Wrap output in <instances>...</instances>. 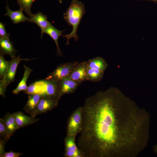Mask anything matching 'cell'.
<instances>
[{"instance_id":"cell-1","label":"cell","mask_w":157,"mask_h":157,"mask_svg":"<svg viewBox=\"0 0 157 157\" xmlns=\"http://www.w3.org/2000/svg\"><path fill=\"white\" fill-rule=\"evenodd\" d=\"M117 88L110 87L86 98L77 145L85 157H115L113 128Z\"/></svg>"},{"instance_id":"cell-2","label":"cell","mask_w":157,"mask_h":157,"mask_svg":"<svg viewBox=\"0 0 157 157\" xmlns=\"http://www.w3.org/2000/svg\"><path fill=\"white\" fill-rule=\"evenodd\" d=\"M85 11L84 4L77 0H72L66 12L63 13V17L69 26H72V30L69 34L62 35L67 39L66 45L69 44V40L73 38L77 41L79 38L77 33L78 27Z\"/></svg>"},{"instance_id":"cell-3","label":"cell","mask_w":157,"mask_h":157,"mask_svg":"<svg viewBox=\"0 0 157 157\" xmlns=\"http://www.w3.org/2000/svg\"><path fill=\"white\" fill-rule=\"evenodd\" d=\"M36 59L22 58L20 55H19L9 61L7 70L3 78L0 81V94L1 96L5 97V93L7 86L14 81L17 69L20 62L22 60H29Z\"/></svg>"},{"instance_id":"cell-4","label":"cell","mask_w":157,"mask_h":157,"mask_svg":"<svg viewBox=\"0 0 157 157\" xmlns=\"http://www.w3.org/2000/svg\"><path fill=\"white\" fill-rule=\"evenodd\" d=\"M83 106L77 107L72 112L68 119L67 135L76 136L81 131L82 122Z\"/></svg>"},{"instance_id":"cell-5","label":"cell","mask_w":157,"mask_h":157,"mask_svg":"<svg viewBox=\"0 0 157 157\" xmlns=\"http://www.w3.org/2000/svg\"><path fill=\"white\" fill-rule=\"evenodd\" d=\"M79 63V62L75 61L60 64L54 71L47 76L45 80L59 81L69 76Z\"/></svg>"},{"instance_id":"cell-6","label":"cell","mask_w":157,"mask_h":157,"mask_svg":"<svg viewBox=\"0 0 157 157\" xmlns=\"http://www.w3.org/2000/svg\"><path fill=\"white\" fill-rule=\"evenodd\" d=\"M75 137L67 135L64 139L65 157H85L83 153L78 147L75 141Z\"/></svg>"},{"instance_id":"cell-7","label":"cell","mask_w":157,"mask_h":157,"mask_svg":"<svg viewBox=\"0 0 157 157\" xmlns=\"http://www.w3.org/2000/svg\"><path fill=\"white\" fill-rule=\"evenodd\" d=\"M81 83L74 80L69 76L59 81V88L60 98L64 94L74 92Z\"/></svg>"},{"instance_id":"cell-8","label":"cell","mask_w":157,"mask_h":157,"mask_svg":"<svg viewBox=\"0 0 157 157\" xmlns=\"http://www.w3.org/2000/svg\"><path fill=\"white\" fill-rule=\"evenodd\" d=\"M87 65L88 61L79 63L69 76L74 80L81 83L88 81L87 73Z\"/></svg>"},{"instance_id":"cell-9","label":"cell","mask_w":157,"mask_h":157,"mask_svg":"<svg viewBox=\"0 0 157 157\" xmlns=\"http://www.w3.org/2000/svg\"><path fill=\"white\" fill-rule=\"evenodd\" d=\"M42 96L38 94H28V100L24 110L30 116L35 117L38 104Z\"/></svg>"},{"instance_id":"cell-10","label":"cell","mask_w":157,"mask_h":157,"mask_svg":"<svg viewBox=\"0 0 157 157\" xmlns=\"http://www.w3.org/2000/svg\"><path fill=\"white\" fill-rule=\"evenodd\" d=\"M58 101L45 97H42L38 105L36 115L44 113L56 107Z\"/></svg>"},{"instance_id":"cell-11","label":"cell","mask_w":157,"mask_h":157,"mask_svg":"<svg viewBox=\"0 0 157 157\" xmlns=\"http://www.w3.org/2000/svg\"><path fill=\"white\" fill-rule=\"evenodd\" d=\"M27 21L36 24L41 30V38L43 35V33L51 23L47 20L46 15L42 12H38L35 14H33L28 18Z\"/></svg>"},{"instance_id":"cell-12","label":"cell","mask_w":157,"mask_h":157,"mask_svg":"<svg viewBox=\"0 0 157 157\" xmlns=\"http://www.w3.org/2000/svg\"><path fill=\"white\" fill-rule=\"evenodd\" d=\"M16 123L19 129L38 122V118L28 116L21 111L13 113Z\"/></svg>"},{"instance_id":"cell-13","label":"cell","mask_w":157,"mask_h":157,"mask_svg":"<svg viewBox=\"0 0 157 157\" xmlns=\"http://www.w3.org/2000/svg\"><path fill=\"white\" fill-rule=\"evenodd\" d=\"M0 51L3 55H9L12 59L16 57L17 51L9 39L0 38Z\"/></svg>"},{"instance_id":"cell-14","label":"cell","mask_w":157,"mask_h":157,"mask_svg":"<svg viewBox=\"0 0 157 157\" xmlns=\"http://www.w3.org/2000/svg\"><path fill=\"white\" fill-rule=\"evenodd\" d=\"M5 8L7 12L5 15L9 17L14 24H17L23 22L28 20V17L24 15L23 13V10L22 9L20 8L17 10L12 11L10 9L8 4Z\"/></svg>"},{"instance_id":"cell-15","label":"cell","mask_w":157,"mask_h":157,"mask_svg":"<svg viewBox=\"0 0 157 157\" xmlns=\"http://www.w3.org/2000/svg\"><path fill=\"white\" fill-rule=\"evenodd\" d=\"M66 30L63 31L59 30L54 27L51 23L44 31V33L49 35L54 41L57 48L56 55L59 57L62 56L63 54L58 45V39L60 36H62L61 34L63 32Z\"/></svg>"},{"instance_id":"cell-16","label":"cell","mask_w":157,"mask_h":157,"mask_svg":"<svg viewBox=\"0 0 157 157\" xmlns=\"http://www.w3.org/2000/svg\"><path fill=\"white\" fill-rule=\"evenodd\" d=\"M24 72L23 77L17 87L13 91V93L14 94H17L22 91H26L28 88L26 82L33 70L25 65H24Z\"/></svg>"},{"instance_id":"cell-17","label":"cell","mask_w":157,"mask_h":157,"mask_svg":"<svg viewBox=\"0 0 157 157\" xmlns=\"http://www.w3.org/2000/svg\"><path fill=\"white\" fill-rule=\"evenodd\" d=\"M3 119L6 128L12 136L19 129L13 114L6 113Z\"/></svg>"},{"instance_id":"cell-18","label":"cell","mask_w":157,"mask_h":157,"mask_svg":"<svg viewBox=\"0 0 157 157\" xmlns=\"http://www.w3.org/2000/svg\"><path fill=\"white\" fill-rule=\"evenodd\" d=\"M88 66L90 67L104 72L108 65L106 60L102 58L97 57L89 60Z\"/></svg>"},{"instance_id":"cell-19","label":"cell","mask_w":157,"mask_h":157,"mask_svg":"<svg viewBox=\"0 0 157 157\" xmlns=\"http://www.w3.org/2000/svg\"><path fill=\"white\" fill-rule=\"evenodd\" d=\"M87 73L88 81L97 82L102 79L104 72L97 69L91 68L87 65Z\"/></svg>"},{"instance_id":"cell-20","label":"cell","mask_w":157,"mask_h":157,"mask_svg":"<svg viewBox=\"0 0 157 157\" xmlns=\"http://www.w3.org/2000/svg\"><path fill=\"white\" fill-rule=\"evenodd\" d=\"M35 0H17L20 8L24 11L27 15L31 16L33 14L31 11L32 5Z\"/></svg>"},{"instance_id":"cell-21","label":"cell","mask_w":157,"mask_h":157,"mask_svg":"<svg viewBox=\"0 0 157 157\" xmlns=\"http://www.w3.org/2000/svg\"><path fill=\"white\" fill-rule=\"evenodd\" d=\"M4 55L0 53V78L2 79L8 68L9 61H6L4 57Z\"/></svg>"},{"instance_id":"cell-22","label":"cell","mask_w":157,"mask_h":157,"mask_svg":"<svg viewBox=\"0 0 157 157\" xmlns=\"http://www.w3.org/2000/svg\"><path fill=\"white\" fill-rule=\"evenodd\" d=\"M12 135L10 134L4 124L3 119H0V136L1 138L6 141L10 138Z\"/></svg>"},{"instance_id":"cell-23","label":"cell","mask_w":157,"mask_h":157,"mask_svg":"<svg viewBox=\"0 0 157 157\" xmlns=\"http://www.w3.org/2000/svg\"><path fill=\"white\" fill-rule=\"evenodd\" d=\"M10 36V35L9 33H8L6 31L5 24L1 22H0V38L9 39V37Z\"/></svg>"},{"instance_id":"cell-24","label":"cell","mask_w":157,"mask_h":157,"mask_svg":"<svg viewBox=\"0 0 157 157\" xmlns=\"http://www.w3.org/2000/svg\"><path fill=\"white\" fill-rule=\"evenodd\" d=\"M22 155L19 152H15L12 151L9 152H5L2 157H18Z\"/></svg>"},{"instance_id":"cell-25","label":"cell","mask_w":157,"mask_h":157,"mask_svg":"<svg viewBox=\"0 0 157 157\" xmlns=\"http://www.w3.org/2000/svg\"><path fill=\"white\" fill-rule=\"evenodd\" d=\"M6 141L3 139L0 140V157H2L5 152L4 151Z\"/></svg>"},{"instance_id":"cell-26","label":"cell","mask_w":157,"mask_h":157,"mask_svg":"<svg viewBox=\"0 0 157 157\" xmlns=\"http://www.w3.org/2000/svg\"><path fill=\"white\" fill-rule=\"evenodd\" d=\"M153 150L154 152L157 154V144L156 145L154 146Z\"/></svg>"},{"instance_id":"cell-27","label":"cell","mask_w":157,"mask_h":157,"mask_svg":"<svg viewBox=\"0 0 157 157\" xmlns=\"http://www.w3.org/2000/svg\"><path fill=\"white\" fill-rule=\"evenodd\" d=\"M145 0L147 1H153L154 3H157V0Z\"/></svg>"},{"instance_id":"cell-28","label":"cell","mask_w":157,"mask_h":157,"mask_svg":"<svg viewBox=\"0 0 157 157\" xmlns=\"http://www.w3.org/2000/svg\"><path fill=\"white\" fill-rule=\"evenodd\" d=\"M58 0L60 3H62V0Z\"/></svg>"}]
</instances>
